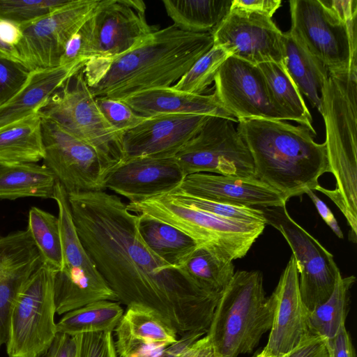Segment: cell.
Instances as JSON below:
<instances>
[{"label":"cell","mask_w":357,"mask_h":357,"mask_svg":"<svg viewBox=\"0 0 357 357\" xmlns=\"http://www.w3.org/2000/svg\"><path fill=\"white\" fill-rule=\"evenodd\" d=\"M68 198L80 241L119 303L151 308L181 336L207 333L220 296L197 289L158 257L139 232L138 215L105 190Z\"/></svg>","instance_id":"1"},{"label":"cell","mask_w":357,"mask_h":357,"mask_svg":"<svg viewBox=\"0 0 357 357\" xmlns=\"http://www.w3.org/2000/svg\"><path fill=\"white\" fill-rule=\"evenodd\" d=\"M213 45L211 33H193L172 24L157 29L132 50L89 59L83 68L95 97L122 100L176 84Z\"/></svg>","instance_id":"2"},{"label":"cell","mask_w":357,"mask_h":357,"mask_svg":"<svg viewBox=\"0 0 357 357\" xmlns=\"http://www.w3.org/2000/svg\"><path fill=\"white\" fill-rule=\"evenodd\" d=\"M237 131L252 158L255 178L292 197L314 189L329 172L325 143L314 142L303 126L266 119H238Z\"/></svg>","instance_id":"3"},{"label":"cell","mask_w":357,"mask_h":357,"mask_svg":"<svg viewBox=\"0 0 357 357\" xmlns=\"http://www.w3.org/2000/svg\"><path fill=\"white\" fill-rule=\"evenodd\" d=\"M357 72L329 74L321 95L320 114L326 128L329 172L335 188L318 185L314 190L327 196L340 210L357 236Z\"/></svg>","instance_id":"4"},{"label":"cell","mask_w":357,"mask_h":357,"mask_svg":"<svg viewBox=\"0 0 357 357\" xmlns=\"http://www.w3.org/2000/svg\"><path fill=\"white\" fill-rule=\"evenodd\" d=\"M274 302L259 271H237L221 293L206 335L218 357L251 353L271 327Z\"/></svg>","instance_id":"5"},{"label":"cell","mask_w":357,"mask_h":357,"mask_svg":"<svg viewBox=\"0 0 357 357\" xmlns=\"http://www.w3.org/2000/svg\"><path fill=\"white\" fill-rule=\"evenodd\" d=\"M127 207L135 214L147 215L174 227L192 238L198 247L224 261L244 257L266 225L222 218L181 204L167 194L128 203Z\"/></svg>","instance_id":"6"},{"label":"cell","mask_w":357,"mask_h":357,"mask_svg":"<svg viewBox=\"0 0 357 357\" xmlns=\"http://www.w3.org/2000/svg\"><path fill=\"white\" fill-rule=\"evenodd\" d=\"M39 114L93 148L108 174L123 161L122 135L101 113L85 81L83 68L48 98Z\"/></svg>","instance_id":"7"},{"label":"cell","mask_w":357,"mask_h":357,"mask_svg":"<svg viewBox=\"0 0 357 357\" xmlns=\"http://www.w3.org/2000/svg\"><path fill=\"white\" fill-rule=\"evenodd\" d=\"M53 199L58 207L62 243V266L54 280L56 313L64 314L87 304L100 301H117L86 252L77 232L68 193L57 181Z\"/></svg>","instance_id":"8"},{"label":"cell","mask_w":357,"mask_h":357,"mask_svg":"<svg viewBox=\"0 0 357 357\" xmlns=\"http://www.w3.org/2000/svg\"><path fill=\"white\" fill-rule=\"evenodd\" d=\"M289 7L288 31L329 74L357 72L356 21L346 23L321 0H291Z\"/></svg>","instance_id":"9"},{"label":"cell","mask_w":357,"mask_h":357,"mask_svg":"<svg viewBox=\"0 0 357 357\" xmlns=\"http://www.w3.org/2000/svg\"><path fill=\"white\" fill-rule=\"evenodd\" d=\"M56 272L43 263L20 291L10 317L8 357H39L47 352L57 333L54 298Z\"/></svg>","instance_id":"10"},{"label":"cell","mask_w":357,"mask_h":357,"mask_svg":"<svg viewBox=\"0 0 357 357\" xmlns=\"http://www.w3.org/2000/svg\"><path fill=\"white\" fill-rule=\"evenodd\" d=\"M145 10L140 0H99L78 30L86 63L91 59L122 54L157 30L147 22Z\"/></svg>","instance_id":"11"},{"label":"cell","mask_w":357,"mask_h":357,"mask_svg":"<svg viewBox=\"0 0 357 357\" xmlns=\"http://www.w3.org/2000/svg\"><path fill=\"white\" fill-rule=\"evenodd\" d=\"M233 123L220 116L208 118L174 157L185 176L211 173L255 178L250 153Z\"/></svg>","instance_id":"12"},{"label":"cell","mask_w":357,"mask_h":357,"mask_svg":"<svg viewBox=\"0 0 357 357\" xmlns=\"http://www.w3.org/2000/svg\"><path fill=\"white\" fill-rule=\"evenodd\" d=\"M266 224L279 231L292 251L301 298L311 311L331 295L340 274L333 255L289 214L286 205L261 208Z\"/></svg>","instance_id":"13"},{"label":"cell","mask_w":357,"mask_h":357,"mask_svg":"<svg viewBox=\"0 0 357 357\" xmlns=\"http://www.w3.org/2000/svg\"><path fill=\"white\" fill-rule=\"evenodd\" d=\"M99 0H70L51 13L20 24L16 59L29 71L59 66L70 38L90 17Z\"/></svg>","instance_id":"14"},{"label":"cell","mask_w":357,"mask_h":357,"mask_svg":"<svg viewBox=\"0 0 357 357\" xmlns=\"http://www.w3.org/2000/svg\"><path fill=\"white\" fill-rule=\"evenodd\" d=\"M42 118L43 165L68 195L105 190L107 169L96 151L55 122Z\"/></svg>","instance_id":"15"},{"label":"cell","mask_w":357,"mask_h":357,"mask_svg":"<svg viewBox=\"0 0 357 357\" xmlns=\"http://www.w3.org/2000/svg\"><path fill=\"white\" fill-rule=\"evenodd\" d=\"M213 45L253 65L283 64V33L268 16L231 8L211 33Z\"/></svg>","instance_id":"16"},{"label":"cell","mask_w":357,"mask_h":357,"mask_svg":"<svg viewBox=\"0 0 357 357\" xmlns=\"http://www.w3.org/2000/svg\"><path fill=\"white\" fill-rule=\"evenodd\" d=\"M214 82V93L219 102L237 120L283 121L271 102L258 66L230 56L219 68Z\"/></svg>","instance_id":"17"},{"label":"cell","mask_w":357,"mask_h":357,"mask_svg":"<svg viewBox=\"0 0 357 357\" xmlns=\"http://www.w3.org/2000/svg\"><path fill=\"white\" fill-rule=\"evenodd\" d=\"M209 116L167 114L146 117L123 133V161L136 158H174Z\"/></svg>","instance_id":"18"},{"label":"cell","mask_w":357,"mask_h":357,"mask_svg":"<svg viewBox=\"0 0 357 357\" xmlns=\"http://www.w3.org/2000/svg\"><path fill=\"white\" fill-rule=\"evenodd\" d=\"M271 296L273 321L268 342L261 353L268 357H281L311 335L308 310L301 298L298 272L292 255Z\"/></svg>","instance_id":"19"},{"label":"cell","mask_w":357,"mask_h":357,"mask_svg":"<svg viewBox=\"0 0 357 357\" xmlns=\"http://www.w3.org/2000/svg\"><path fill=\"white\" fill-rule=\"evenodd\" d=\"M184 178L174 158H136L114 168L105 178L104 188L136 203L169 193Z\"/></svg>","instance_id":"20"},{"label":"cell","mask_w":357,"mask_h":357,"mask_svg":"<svg viewBox=\"0 0 357 357\" xmlns=\"http://www.w3.org/2000/svg\"><path fill=\"white\" fill-rule=\"evenodd\" d=\"M174 190L211 201L259 208L283 206L287 202L282 195L256 178L211 173L187 175Z\"/></svg>","instance_id":"21"},{"label":"cell","mask_w":357,"mask_h":357,"mask_svg":"<svg viewBox=\"0 0 357 357\" xmlns=\"http://www.w3.org/2000/svg\"><path fill=\"white\" fill-rule=\"evenodd\" d=\"M43 263L26 229L0 237V349L8 340L15 301L26 281Z\"/></svg>","instance_id":"22"},{"label":"cell","mask_w":357,"mask_h":357,"mask_svg":"<svg viewBox=\"0 0 357 357\" xmlns=\"http://www.w3.org/2000/svg\"><path fill=\"white\" fill-rule=\"evenodd\" d=\"M119 100L145 117L182 114L220 116L238 123V120L220 104L214 93L211 95L193 94L169 86L143 91Z\"/></svg>","instance_id":"23"},{"label":"cell","mask_w":357,"mask_h":357,"mask_svg":"<svg viewBox=\"0 0 357 357\" xmlns=\"http://www.w3.org/2000/svg\"><path fill=\"white\" fill-rule=\"evenodd\" d=\"M83 68L66 66L31 71L20 91L0 106V130L31 114L39 113L48 98Z\"/></svg>","instance_id":"24"},{"label":"cell","mask_w":357,"mask_h":357,"mask_svg":"<svg viewBox=\"0 0 357 357\" xmlns=\"http://www.w3.org/2000/svg\"><path fill=\"white\" fill-rule=\"evenodd\" d=\"M283 66L311 105L321 109V95L328 76L326 66L307 52L289 31L283 33Z\"/></svg>","instance_id":"25"},{"label":"cell","mask_w":357,"mask_h":357,"mask_svg":"<svg viewBox=\"0 0 357 357\" xmlns=\"http://www.w3.org/2000/svg\"><path fill=\"white\" fill-rule=\"evenodd\" d=\"M44 157L42 118L39 113L0 130V165L36 163Z\"/></svg>","instance_id":"26"},{"label":"cell","mask_w":357,"mask_h":357,"mask_svg":"<svg viewBox=\"0 0 357 357\" xmlns=\"http://www.w3.org/2000/svg\"><path fill=\"white\" fill-rule=\"evenodd\" d=\"M56 183L54 173L43 164L0 165V199H53Z\"/></svg>","instance_id":"27"},{"label":"cell","mask_w":357,"mask_h":357,"mask_svg":"<svg viewBox=\"0 0 357 357\" xmlns=\"http://www.w3.org/2000/svg\"><path fill=\"white\" fill-rule=\"evenodd\" d=\"M257 66L264 75L271 102L283 121H296L315 136L312 116L283 64L266 62Z\"/></svg>","instance_id":"28"},{"label":"cell","mask_w":357,"mask_h":357,"mask_svg":"<svg viewBox=\"0 0 357 357\" xmlns=\"http://www.w3.org/2000/svg\"><path fill=\"white\" fill-rule=\"evenodd\" d=\"M138 216V230L146 245L173 267L179 268L198 247L192 238L174 227L147 215Z\"/></svg>","instance_id":"29"},{"label":"cell","mask_w":357,"mask_h":357,"mask_svg":"<svg viewBox=\"0 0 357 357\" xmlns=\"http://www.w3.org/2000/svg\"><path fill=\"white\" fill-rule=\"evenodd\" d=\"M162 3L178 29L212 33L229 12L232 0H163Z\"/></svg>","instance_id":"30"},{"label":"cell","mask_w":357,"mask_h":357,"mask_svg":"<svg viewBox=\"0 0 357 357\" xmlns=\"http://www.w3.org/2000/svg\"><path fill=\"white\" fill-rule=\"evenodd\" d=\"M114 331L162 348L178 340L176 331L155 311L139 304L127 306Z\"/></svg>","instance_id":"31"},{"label":"cell","mask_w":357,"mask_h":357,"mask_svg":"<svg viewBox=\"0 0 357 357\" xmlns=\"http://www.w3.org/2000/svg\"><path fill=\"white\" fill-rule=\"evenodd\" d=\"M232 261L220 259L202 247H197L179 269L201 291L220 296L235 271Z\"/></svg>","instance_id":"32"},{"label":"cell","mask_w":357,"mask_h":357,"mask_svg":"<svg viewBox=\"0 0 357 357\" xmlns=\"http://www.w3.org/2000/svg\"><path fill=\"white\" fill-rule=\"evenodd\" d=\"M123 314V310L117 301L93 302L64 314L56 323V331L71 336L93 332L113 333Z\"/></svg>","instance_id":"33"},{"label":"cell","mask_w":357,"mask_h":357,"mask_svg":"<svg viewBox=\"0 0 357 357\" xmlns=\"http://www.w3.org/2000/svg\"><path fill=\"white\" fill-rule=\"evenodd\" d=\"M356 282L354 275H338L334 289L323 303L308 312V327L311 335L321 336L326 340L333 339L344 327L349 291Z\"/></svg>","instance_id":"34"},{"label":"cell","mask_w":357,"mask_h":357,"mask_svg":"<svg viewBox=\"0 0 357 357\" xmlns=\"http://www.w3.org/2000/svg\"><path fill=\"white\" fill-rule=\"evenodd\" d=\"M28 230L43 264L56 271L62 266V243L58 216L33 206L28 214Z\"/></svg>","instance_id":"35"},{"label":"cell","mask_w":357,"mask_h":357,"mask_svg":"<svg viewBox=\"0 0 357 357\" xmlns=\"http://www.w3.org/2000/svg\"><path fill=\"white\" fill-rule=\"evenodd\" d=\"M230 56V53L225 48L213 45L172 86L176 90L189 93L203 94L214 82L215 76L220 66Z\"/></svg>","instance_id":"36"},{"label":"cell","mask_w":357,"mask_h":357,"mask_svg":"<svg viewBox=\"0 0 357 357\" xmlns=\"http://www.w3.org/2000/svg\"><path fill=\"white\" fill-rule=\"evenodd\" d=\"M167 195L181 204L199 209L222 218L266 224L263 212L259 208L236 206L211 201L190 196L175 190Z\"/></svg>","instance_id":"37"},{"label":"cell","mask_w":357,"mask_h":357,"mask_svg":"<svg viewBox=\"0 0 357 357\" xmlns=\"http://www.w3.org/2000/svg\"><path fill=\"white\" fill-rule=\"evenodd\" d=\"M70 0H0V20L17 24L48 15Z\"/></svg>","instance_id":"38"},{"label":"cell","mask_w":357,"mask_h":357,"mask_svg":"<svg viewBox=\"0 0 357 357\" xmlns=\"http://www.w3.org/2000/svg\"><path fill=\"white\" fill-rule=\"evenodd\" d=\"M30 73L20 61L0 50V106L20 91Z\"/></svg>","instance_id":"39"},{"label":"cell","mask_w":357,"mask_h":357,"mask_svg":"<svg viewBox=\"0 0 357 357\" xmlns=\"http://www.w3.org/2000/svg\"><path fill=\"white\" fill-rule=\"evenodd\" d=\"M96 101L107 121L121 135L146 118L137 114L127 104L119 100L100 96L96 97Z\"/></svg>","instance_id":"40"},{"label":"cell","mask_w":357,"mask_h":357,"mask_svg":"<svg viewBox=\"0 0 357 357\" xmlns=\"http://www.w3.org/2000/svg\"><path fill=\"white\" fill-rule=\"evenodd\" d=\"M76 357H117L112 332H93L75 335Z\"/></svg>","instance_id":"41"},{"label":"cell","mask_w":357,"mask_h":357,"mask_svg":"<svg viewBox=\"0 0 357 357\" xmlns=\"http://www.w3.org/2000/svg\"><path fill=\"white\" fill-rule=\"evenodd\" d=\"M281 357H329L326 340L321 336L310 335Z\"/></svg>","instance_id":"42"},{"label":"cell","mask_w":357,"mask_h":357,"mask_svg":"<svg viewBox=\"0 0 357 357\" xmlns=\"http://www.w3.org/2000/svg\"><path fill=\"white\" fill-rule=\"evenodd\" d=\"M326 342L329 357H356L351 338L346 327L335 337Z\"/></svg>","instance_id":"43"},{"label":"cell","mask_w":357,"mask_h":357,"mask_svg":"<svg viewBox=\"0 0 357 357\" xmlns=\"http://www.w3.org/2000/svg\"><path fill=\"white\" fill-rule=\"evenodd\" d=\"M77 343L75 336L56 333L47 357H76Z\"/></svg>","instance_id":"44"},{"label":"cell","mask_w":357,"mask_h":357,"mask_svg":"<svg viewBox=\"0 0 357 357\" xmlns=\"http://www.w3.org/2000/svg\"><path fill=\"white\" fill-rule=\"evenodd\" d=\"M280 5V0H232L231 8L260 13L271 18Z\"/></svg>","instance_id":"45"},{"label":"cell","mask_w":357,"mask_h":357,"mask_svg":"<svg viewBox=\"0 0 357 357\" xmlns=\"http://www.w3.org/2000/svg\"><path fill=\"white\" fill-rule=\"evenodd\" d=\"M340 20L346 23L356 21V0H321Z\"/></svg>","instance_id":"46"},{"label":"cell","mask_w":357,"mask_h":357,"mask_svg":"<svg viewBox=\"0 0 357 357\" xmlns=\"http://www.w3.org/2000/svg\"><path fill=\"white\" fill-rule=\"evenodd\" d=\"M305 194H307L310 198L319 214L326 225L331 229L333 233L339 238H343V233L337 222V220L326 204L323 202L311 189H306Z\"/></svg>","instance_id":"47"},{"label":"cell","mask_w":357,"mask_h":357,"mask_svg":"<svg viewBox=\"0 0 357 357\" xmlns=\"http://www.w3.org/2000/svg\"><path fill=\"white\" fill-rule=\"evenodd\" d=\"M176 357H218L207 337L204 335L199 338Z\"/></svg>","instance_id":"48"},{"label":"cell","mask_w":357,"mask_h":357,"mask_svg":"<svg viewBox=\"0 0 357 357\" xmlns=\"http://www.w3.org/2000/svg\"><path fill=\"white\" fill-rule=\"evenodd\" d=\"M204 335V334L201 333H192L181 336L180 340L166 347L161 354L154 357H176L189 345Z\"/></svg>","instance_id":"49"},{"label":"cell","mask_w":357,"mask_h":357,"mask_svg":"<svg viewBox=\"0 0 357 357\" xmlns=\"http://www.w3.org/2000/svg\"><path fill=\"white\" fill-rule=\"evenodd\" d=\"M22 37L20 26L13 22L0 20V40L7 45L14 47Z\"/></svg>","instance_id":"50"},{"label":"cell","mask_w":357,"mask_h":357,"mask_svg":"<svg viewBox=\"0 0 357 357\" xmlns=\"http://www.w3.org/2000/svg\"><path fill=\"white\" fill-rule=\"evenodd\" d=\"M0 50L5 52L6 54H8L12 56L15 59H16L14 47L7 45L6 44L3 43L1 40H0Z\"/></svg>","instance_id":"51"},{"label":"cell","mask_w":357,"mask_h":357,"mask_svg":"<svg viewBox=\"0 0 357 357\" xmlns=\"http://www.w3.org/2000/svg\"><path fill=\"white\" fill-rule=\"evenodd\" d=\"M39 357H47V353L43 354V355H42V356H39Z\"/></svg>","instance_id":"52"},{"label":"cell","mask_w":357,"mask_h":357,"mask_svg":"<svg viewBox=\"0 0 357 357\" xmlns=\"http://www.w3.org/2000/svg\"><path fill=\"white\" fill-rule=\"evenodd\" d=\"M0 237H1V235H0Z\"/></svg>","instance_id":"53"}]
</instances>
